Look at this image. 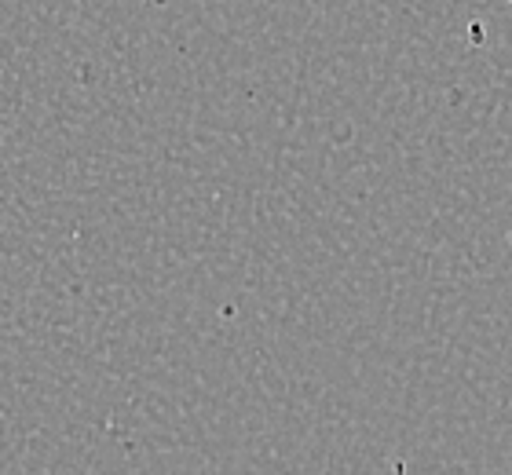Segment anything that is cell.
<instances>
[{"mask_svg": "<svg viewBox=\"0 0 512 475\" xmlns=\"http://www.w3.org/2000/svg\"><path fill=\"white\" fill-rule=\"evenodd\" d=\"M509 4H512V0H509Z\"/></svg>", "mask_w": 512, "mask_h": 475, "instance_id": "1", "label": "cell"}]
</instances>
